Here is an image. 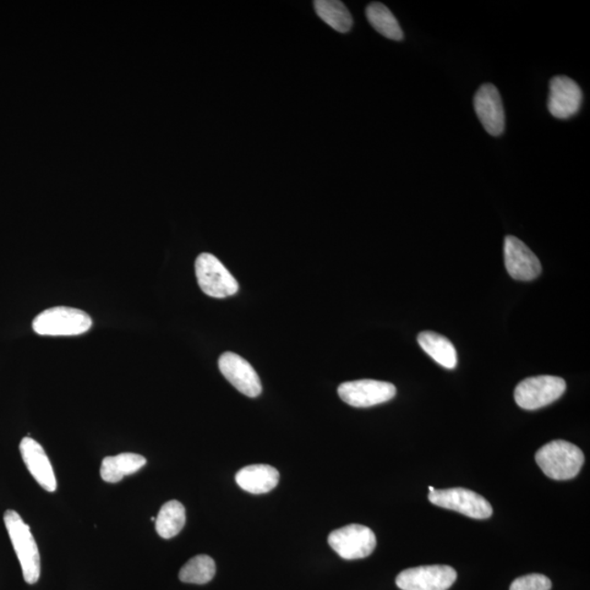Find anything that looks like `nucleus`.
Segmentation results:
<instances>
[{"label": "nucleus", "mask_w": 590, "mask_h": 590, "mask_svg": "<svg viewBox=\"0 0 590 590\" xmlns=\"http://www.w3.org/2000/svg\"><path fill=\"white\" fill-rule=\"evenodd\" d=\"M92 324V319L86 311L57 306L37 315L32 327L41 336H78L89 331Z\"/></svg>", "instance_id": "nucleus-3"}, {"label": "nucleus", "mask_w": 590, "mask_h": 590, "mask_svg": "<svg viewBox=\"0 0 590 590\" xmlns=\"http://www.w3.org/2000/svg\"><path fill=\"white\" fill-rule=\"evenodd\" d=\"M396 392V387L391 382L375 380L346 381L338 387L342 402L355 408H369L390 402Z\"/></svg>", "instance_id": "nucleus-8"}, {"label": "nucleus", "mask_w": 590, "mask_h": 590, "mask_svg": "<svg viewBox=\"0 0 590 590\" xmlns=\"http://www.w3.org/2000/svg\"><path fill=\"white\" fill-rule=\"evenodd\" d=\"M457 572L447 565L408 568L396 578L402 590H447L456 582Z\"/></svg>", "instance_id": "nucleus-9"}, {"label": "nucleus", "mask_w": 590, "mask_h": 590, "mask_svg": "<svg viewBox=\"0 0 590 590\" xmlns=\"http://www.w3.org/2000/svg\"><path fill=\"white\" fill-rule=\"evenodd\" d=\"M328 544L344 560H359L368 557L376 548L373 530L363 524H348L333 530L328 535Z\"/></svg>", "instance_id": "nucleus-6"}, {"label": "nucleus", "mask_w": 590, "mask_h": 590, "mask_svg": "<svg viewBox=\"0 0 590 590\" xmlns=\"http://www.w3.org/2000/svg\"><path fill=\"white\" fill-rule=\"evenodd\" d=\"M280 474L270 464H251L244 467L235 475L240 489L251 494H264L275 489Z\"/></svg>", "instance_id": "nucleus-15"}, {"label": "nucleus", "mask_w": 590, "mask_h": 590, "mask_svg": "<svg viewBox=\"0 0 590 590\" xmlns=\"http://www.w3.org/2000/svg\"><path fill=\"white\" fill-rule=\"evenodd\" d=\"M219 369L226 379L243 395L255 398L261 393L259 374L248 361L233 352L223 353L219 359Z\"/></svg>", "instance_id": "nucleus-10"}, {"label": "nucleus", "mask_w": 590, "mask_h": 590, "mask_svg": "<svg viewBox=\"0 0 590 590\" xmlns=\"http://www.w3.org/2000/svg\"><path fill=\"white\" fill-rule=\"evenodd\" d=\"M21 457L32 477L48 492L56 491L57 481L46 451L41 444L26 436L20 442Z\"/></svg>", "instance_id": "nucleus-14"}, {"label": "nucleus", "mask_w": 590, "mask_h": 590, "mask_svg": "<svg viewBox=\"0 0 590 590\" xmlns=\"http://www.w3.org/2000/svg\"><path fill=\"white\" fill-rule=\"evenodd\" d=\"M147 459L139 453H123L117 456H108L103 459L100 474L101 478L108 483H117L126 475L138 473L145 467Z\"/></svg>", "instance_id": "nucleus-16"}, {"label": "nucleus", "mask_w": 590, "mask_h": 590, "mask_svg": "<svg viewBox=\"0 0 590 590\" xmlns=\"http://www.w3.org/2000/svg\"><path fill=\"white\" fill-rule=\"evenodd\" d=\"M317 15L333 30L347 33L351 30L353 19L346 5L338 0H317L314 3Z\"/></svg>", "instance_id": "nucleus-20"}, {"label": "nucleus", "mask_w": 590, "mask_h": 590, "mask_svg": "<svg viewBox=\"0 0 590 590\" xmlns=\"http://www.w3.org/2000/svg\"><path fill=\"white\" fill-rule=\"evenodd\" d=\"M565 390L566 382L561 377L541 375L519 382L514 397L519 407L537 410L557 401Z\"/></svg>", "instance_id": "nucleus-5"}, {"label": "nucleus", "mask_w": 590, "mask_h": 590, "mask_svg": "<svg viewBox=\"0 0 590 590\" xmlns=\"http://www.w3.org/2000/svg\"><path fill=\"white\" fill-rule=\"evenodd\" d=\"M552 583L550 579L541 574H529V575L518 577L511 585L510 590H550Z\"/></svg>", "instance_id": "nucleus-22"}, {"label": "nucleus", "mask_w": 590, "mask_h": 590, "mask_svg": "<svg viewBox=\"0 0 590 590\" xmlns=\"http://www.w3.org/2000/svg\"><path fill=\"white\" fill-rule=\"evenodd\" d=\"M429 491H430V493H431V492L435 491V489L433 488V486H429Z\"/></svg>", "instance_id": "nucleus-23"}, {"label": "nucleus", "mask_w": 590, "mask_h": 590, "mask_svg": "<svg viewBox=\"0 0 590 590\" xmlns=\"http://www.w3.org/2000/svg\"><path fill=\"white\" fill-rule=\"evenodd\" d=\"M151 522H156V517H151Z\"/></svg>", "instance_id": "nucleus-24"}, {"label": "nucleus", "mask_w": 590, "mask_h": 590, "mask_svg": "<svg viewBox=\"0 0 590 590\" xmlns=\"http://www.w3.org/2000/svg\"><path fill=\"white\" fill-rule=\"evenodd\" d=\"M429 501L432 504L474 519H486L493 514L490 503L483 496L463 488L435 490L429 493Z\"/></svg>", "instance_id": "nucleus-7"}, {"label": "nucleus", "mask_w": 590, "mask_h": 590, "mask_svg": "<svg viewBox=\"0 0 590 590\" xmlns=\"http://www.w3.org/2000/svg\"><path fill=\"white\" fill-rule=\"evenodd\" d=\"M535 462L546 477L570 480L581 472L585 456L581 448L570 442L552 441L535 453Z\"/></svg>", "instance_id": "nucleus-2"}, {"label": "nucleus", "mask_w": 590, "mask_h": 590, "mask_svg": "<svg viewBox=\"0 0 590 590\" xmlns=\"http://www.w3.org/2000/svg\"><path fill=\"white\" fill-rule=\"evenodd\" d=\"M195 270L197 281L208 297L223 299L239 291V283L232 273L212 254L197 257Z\"/></svg>", "instance_id": "nucleus-4"}, {"label": "nucleus", "mask_w": 590, "mask_h": 590, "mask_svg": "<svg viewBox=\"0 0 590 590\" xmlns=\"http://www.w3.org/2000/svg\"><path fill=\"white\" fill-rule=\"evenodd\" d=\"M186 511L182 503L169 501L161 507L156 518V530L163 539L178 535L185 526Z\"/></svg>", "instance_id": "nucleus-18"}, {"label": "nucleus", "mask_w": 590, "mask_h": 590, "mask_svg": "<svg viewBox=\"0 0 590 590\" xmlns=\"http://www.w3.org/2000/svg\"><path fill=\"white\" fill-rule=\"evenodd\" d=\"M366 18L371 26L382 36L393 41H402L403 33L395 15L385 5L371 3L366 8Z\"/></svg>", "instance_id": "nucleus-19"}, {"label": "nucleus", "mask_w": 590, "mask_h": 590, "mask_svg": "<svg viewBox=\"0 0 590 590\" xmlns=\"http://www.w3.org/2000/svg\"><path fill=\"white\" fill-rule=\"evenodd\" d=\"M582 101L581 87L573 79L557 76L550 81L548 108L555 118H571L578 113Z\"/></svg>", "instance_id": "nucleus-12"}, {"label": "nucleus", "mask_w": 590, "mask_h": 590, "mask_svg": "<svg viewBox=\"0 0 590 590\" xmlns=\"http://www.w3.org/2000/svg\"><path fill=\"white\" fill-rule=\"evenodd\" d=\"M475 114L492 136H500L505 129V113L499 90L493 85L479 87L474 96Z\"/></svg>", "instance_id": "nucleus-13"}, {"label": "nucleus", "mask_w": 590, "mask_h": 590, "mask_svg": "<svg viewBox=\"0 0 590 590\" xmlns=\"http://www.w3.org/2000/svg\"><path fill=\"white\" fill-rule=\"evenodd\" d=\"M4 522L18 556L25 581L30 585L36 584L41 575V556L30 527L14 510L5 511Z\"/></svg>", "instance_id": "nucleus-1"}, {"label": "nucleus", "mask_w": 590, "mask_h": 590, "mask_svg": "<svg viewBox=\"0 0 590 590\" xmlns=\"http://www.w3.org/2000/svg\"><path fill=\"white\" fill-rule=\"evenodd\" d=\"M504 260L507 272L515 280L532 281L543 270L534 251L523 240L511 235L505 238Z\"/></svg>", "instance_id": "nucleus-11"}, {"label": "nucleus", "mask_w": 590, "mask_h": 590, "mask_svg": "<svg viewBox=\"0 0 590 590\" xmlns=\"http://www.w3.org/2000/svg\"><path fill=\"white\" fill-rule=\"evenodd\" d=\"M418 342L423 351L442 368L453 370L457 365V351L450 339L433 331H422Z\"/></svg>", "instance_id": "nucleus-17"}, {"label": "nucleus", "mask_w": 590, "mask_h": 590, "mask_svg": "<svg viewBox=\"0 0 590 590\" xmlns=\"http://www.w3.org/2000/svg\"><path fill=\"white\" fill-rule=\"evenodd\" d=\"M216 575V563L208 555H197L180 568L178 577L188 584L204 585Z\"/></svg>", "instance_id": "nucleus-21"}]
</instances>
